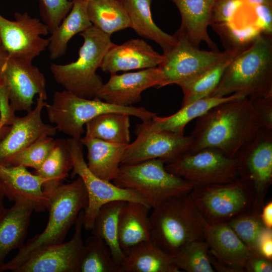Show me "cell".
Segmentation results:
<instances>
[{"label": "cell", "instance_id": "cell-18", "mask_svg": "<svg viewBox=\"0 0 272 272\" xmlns=\"http://www.w3.org/2000/svg\"><path fill=\"white\" fill-rule=\"evenodd\" d=\"M162 80L158 66L121 75L111 74L95 98L113 105L130 106L141 101L144 90L152 87L159 88Z\"/></svg>", "mask_w": 272, "mask_h": 272}, {"label": "cell", "instance_id": "cell-11", "mask_svg": "<svg viewBox=\"0 0 272 272\" xmlns=\"http://www.w3.org/2000/svg\"><path fill=\"white\" fill-rule=\"evenodd\" d=\"M32 61L10 56L3 50L0 52V83L14 112L32 110L36 95L47 99L45 77Z\"/></svg>", "mask_w": 272, "mask_h": 272}, {"label": "cell", "instance_id": "cell-19", "mask_svg": "<svg viewBox=\"0 0 272 272\" xmlns=\"http://www.w3.org/2000/svg\"><path fill=\"white\" fill-rule=\"evenodd\" d=\"M45 179L30 173L23 165L0 164V184L10 201L31 206L37 212L48 210L49 199L43 190Z\"/></svg>", "mask_w": 272, "mask_h": 272}, {"label": "cell", "instance_id": "cell-47", "mask_svg": "<svg viewBox=\"0 0 272 272\" xmlns=\"http://www.w3.org/2000/svg\"><path fill=\"white\" fill-rule=\"evenodd\" d=\"M261 221L266 228L272 229V201L264 205L260 213Z\"/></svg>", "mask_w": 272, "mask_h": 272}, {"label": "cell", "instance_id": "cell-36", "mask_svg": "<svg viewBox=\"0 0 272 272\" xmlns=\"http://www.w3.org/2000/svg\"><path fill=\"white\" fill-rule=\"evenodd\" d=\"M220 36L225 50L240 53L262 33L252 23L231 22L211 25Z\"/></svg>", "mask_w": 272, "mask_h": 272}, {"label": "cell", "instance_id": "cell-13", "mask_svg": "<svg viewBox=\"0 0 272 272\" xmlns=\"http://www.w3.org/2000/svg\"><path fill=\"white\" fill-rule=\"evenodd\" d=\"M137 139L126 147L120 165L158 159L171 163L189 152L192 143L190 135L144 128L136 125Z\"/></svg>", "mask_w": 272, "mask_h": 272}, {"label": "cell", "instance_id": "cell-20", "mask_svg": "<svg viewBox=\"0 0 272 272\" xmlns=\"http://www.w3.org/2000/svg\"><path fill=\"white\" fill-rule=\"evenodd\" d=\"M164 58L144 40L132 39L121 45L114 44L104 56L100 68L110 74L146 69L158 66Z\"/></svg>", "mask_w": 272, "mask_h": 272}, {"label": "cell", "instance_id": "cell-5", "mask_svg": "<svg viewBox=\"0 0 272 272\" xmlns=\"http://www.w3.org/2000/svg\"><path fill=\"white\" fill-rule=\"evenodd\" d=\"M84 38L79 57L65 64L52 63L50 69L54 79L65 90L81 98L94 99L103 85L96 73L103 57L114 44L108 35L93 26L80 33Z\"/></svg>", "mask_w": 272, "mask_h": 272}, {"label": "cell", "instance_id": "cell-27", "mask_svg": "<svg viewBox=\"0 0 272 272\" xmlns=\"http://www.w3.org/2000/svg\"><path fill=\"white\" fill-rule=\"evenodd\" d=\"M33 209L15 202L0 221V271L8 254L24 245Z\"/></svg>", "mask_w": 272, "mask_h": 272}, {"label": "cell", "instance_id": "cell-53", "mask_svg": "<svg viewBox=\"0 0 272 272\" xmlns=\"http://www.w3.org/2000/svg\"><path fill=\"white\" fill-rule=\"evenodd\" d=\"M0 116H1V103H0Z\"/></svg>", "mask_w": 272, "mask_h": 272}, {"label": "cell", "instance_id": "cell-2", "mask_svg": "<svg viewBox=\"0 0 272 272\" xmlns=\"http://www.w3.org/2000/svg\"><path fill=\"white\" fill-rule=\"evenodd\" d=\"M233 94L249 98L272 96V35L261 33L235 56L210 96Z\"/></svg>", "mask_w": 272, "mask_h": 272}, {"label": "cell", "instance_id": "cell-29", "mask_svg": "<svg viewBox=\"0 0 272 272\" xmlns=\"http://www.w3.org/2000/svg\"><path fill=\"white\" fill-rule=\"evenodd\" d=\"M87 3L85 0L74 1L69 13L51 34L47 47L50 59L54 60L62 56L69 41L93 26L88 15Z\"/></svg>", "mask_w": 272, "mask_h": 272}, {"label": "cell", "instance_id": "cell-41", "mask_svg": "<svg viewBox=\"0 0 272 272\" xmlns=\"http://www.w3.org/2000/svg\"><path fill=\"white\" fill-rule=\"evenodd\" d=\"M246 3L242 0H216L211 25L233 22Z\"/></svg>", "mask_w": 272, "mask_h": 272}, {"label": "cell", "instance_id": "cell-25", "mask_svg": "<svg viewBox=\"0 0 272 272\" xmlns=\"http://www.w3.org/2000/svg\"><path fill=\"white\" fill-rule=\"evenodd\" d=\"M80 141L87 149V164L89 170L101 179L113 181L128 144L108 142L86 135Z\"/></svg>", "mask_w": 272, "mask_h": 272}, {"label": "cell", "instance_id": "cell-4", "mask_svg": "<svg viewBox=\"0 0 272 272\" xmlns=\"http://www.w3.org/2000/svg\"><path fill=\"white\" fill-rule=\"evenodd\" d=\"M153 209L149 215L151 240L165 252L174 255L185 244L204 240L208 223L189 193L171 197Z\"/></svg>", "mask_w": 272, "mask_h": 272}, {"label": "cell", "instance_id": "cell-44", "mask_svg": "<svg viewBox=\"0 0 272 272\" xmlns=\"http://www.w3.org/2000/svg\"><path fill=\"white\" fill-rule=\"evenodd\" d=\"M244 270L246 272H271L272 260L258 253H250Z\"/></svg>", "mask_w": 272, "mask_h": 272}, {"label": "cell", "instance_id": "cell-37", "mask_svg": "<svg viewBox=\"0 0 272 272\" xmlns=\"http://www.w3.org/2000/svg\"><path fill=\"white\" fill-rule=\"evenodd\" d=\"M175 265L187 272H214L211 264L209 248L205 240L190 242L173 255Z\"/></svg>", "mask_w": 272, "mask_h": 272}, {"label": "cell", "instance_id": "cell-22", "mask_svg": "<svg viewBox=\"0 0 272 272\" xmlns=\"http://www.w3.org/2000/svg\"><path fill=\"white\" fill-rule=\"evenodd\" d=\"M204 240L209 252L238 272L244 271L250 251L227 223L208 224Z\"/></svg>", "mask_w": 272, "mask_h": 272}, {"label": "cell", "instance_id": "cell-14", "mask_svg": "<svg viewBox=\"0 0 272 272\" xmlns=\"http://www.w3.org/2000/svg\"><path fill=\"white\" fill-rule=\"evenodd\" d=\"M177 44L163 54L164 60L158 65L162 73L161 88L191 78L206 71L222 60L228 51L200 50L184 37L174 33Z\"/></svg>", "mask_w": 272, "mask_h": 272}, {"label": "cell", "instance_id": "cell-42", "mask_svg": "<svg viewBox=\"0 0 272 272\" xmlns=\"http://www.w3.org/2000/svg\"><path fill=\"white\" fill-rule=\"evenodd\" d=\"M252 13L253 24L262 33L272 35V5L252 6Z\"/></svg>", "mask_w": 272, "mask_h": 272}, {"label": "cell", "instance_id": "cell-40", "mask_svg": "<svg viewBox=\"0 0 272 272\" xmlns=\"http://www.w3.org/2000/svg\"><path fill=\"white\" fill-rule=\"evenodd\" d=\"M42 22L52 34L72 9L73 2L69 0H38Z\"/></svg>", "mask_w": 272, "mask_h": 272}, {"label": "cell", "instance_id": "cell-32", "mask_svg": "<svg viewBox=\"0 0 272 272\" xmlns=\"http://www.w3.org/2000/svg\"><path fill=\"white\" fill-rule=\"evenodd\" d=\"M87 13L92 25L110 36L130 27L128 14L121 0H90Z\"/></svg>", "mask_w": 272, "mask_h": 272}, {"label": "cell", "instance_id": "cell-52", "mask_svg": "<svg viewBox=\"0 0 272 272\" xmlns=\"http://www.w3.org/2000/svg\"><path fill=\"white\" fill-rule=\"evenodd\" d=\"M69 1H71V2H74V1H75V0H69ZM85 1H90V0H85Z\"/></svg>", "mask_w": 272, "mask_h": 272}, {"label": "cell", "instance_id": "cell-24", "mask_svg": "<svg viewBox=\"0 0 272 272\" xmlns=\"http://www.w3.org/2000/svg\"><path fill=\"white\" fill-rule=\"evenodd\" d=\"M123 272H180L173 255L161 250L151 240L140 243L123 252Z\"/></svg>", "mask_w": 272, "mask_h": 272}, {"label": "cell", "instance_id": "cell-34", "mask_svg": "<svg viewBox=\"0 0 272 272\" xmlns=\"http://www.w3.org/2000/svg\"><path fill=\"white\" fill-rule=\"evenodd\" d=\"M129 116L117 112L99 115L85 124V135L108 142L129 144Z\"/></svg>", "mask_w": 272, "mask_h": 272}, {"label": "cell", "instance_id": "cell-21", "mask_svg": "<svg viewBox=\"0 0 272 272\" xmlns=\"http://www.w3.org/2000/svg\"><path fill=\"white\" fill-rule=\"evenodd\" d=\"M170 1L178 8L181 19L180 28L175 33L184 37L196 47L199 48L200 43L205 42L211 50L219 51L208 32L216 0Z\"/></svg>", "mask_w": 272, "mask_h": 272}, {"label": "cell", "instance_id": "cell-51", "mask_svg": "<svg viewBox=\"0 0 272 272\" xmlns=\"http://www.w3.org/2000/svg\"><path fill=\"white\" fill-rule=\"evenodd\" d=\"M3 50V49H2V43H1V39H0V52Z\"/></svg>", "mask_w": 272, "mask_h": 272}, {"label": "cell", "instance_id": "cell-6", "mask_svg": "<svg viewBox=\"0 0 272 272\" xmlns=\"http://www.w3.org/2000/svg\"><path fill=\"white\" fill-rule=\"evenodd\" d=\"M49 121L57 130L80 141L84 125L95 117L108 112L125 113L147 121L157 115L143 107L122 106L97 99H85L64 90L55 92L51 104L45 107Z\"/></svg>", "mask_w": 272, "mask_h": 272}, {"label": "cell", "instance_id": "cell-15", "mask_svg": "<svg viewBox=\"0 0 272 272\" xmlns=\"http://www.w3.org/2000/svg\"><path fill=\"white\" fill-rule=\"evenodd\" d=\"M15 18L11 21L0 14L2 49L10 56L32 60L48 47L49 39L42 37L49 33L48 28L27 12L16 13Z\"/></svg>", "mask_w": 272, "mask_h": 272}, {"label": "cell", "instance_id": "cell-26", "mask_svg": "<svg viewBox=\"0 0 272 272\" xmlns=\"http://www.w3.org/2000/svg\"><path fill=\"white\" fill-rule=\"evenodd\" d=\"M149 206L135 201H125L118 221V239L123 252L151 240Z\"/></svg>", "mask_w": 272, "mask_h": 272}, {"label": "cell", "instance_id": "cell-9", "mask_svg": "<svg viewBox=\"0 0 272 272\" xmlns=\"http://www.w3.org/2000/svg\"><path fill=\"white\" fill-rule=\"evenodd\" d=\"M165 168L193 187L227 183L239 178L236 158L228 157L215 149L188 152L165 164Z\"/></svg>", "mask_w": 272, "mask_h": 272}, {"label": "cell", "instance_id": "cell-49", "mask_svg": "<svg viewBox=\"0 0 272 272\" xmlns=\"http://www.w3.org/2000/svg\"><path fill=\"white\" fill-rule=\"evenodd\" d=\"M5 196L4 190L0 184V221L7 211V209L5 207L4 203V198Z\"/></svg>", "mask_w": 272, "mask_h": 272}, {"label": "cell", "instance_id": "cell-7", "mask_svg": "<svg viewBox=\"0 0 272 272\" xmlns=\"http://www.w3.org/2000/svg\"><path fill=\"white\" fill-rule=\"evenodd\" d=\"M112 181L118 187L138 192L151 209L171 197L189 193L193 188L185 180L168 172L158 159L121 164Z\"/></svg>", "mask_w": 272, "mask_h": 272}, {"label": "cell", "instance_id": "cell-1", "mask_svg": "<svg viewBox=\"0 0 272 272\" xmlns=\"http://www.w3.org/2000/svg\"><path fill=\"white\" fill-rule=\"evenodd\" d=\"M196 119L189 153L212 148L235 158L261 128L248 97L222 102Z\"/></svg>", "mask_w": 272, "mask_h": 272}, {"label": "cell", "instance_id": "cell-33", "mask_svg": "<svg viewBox=\"0 0 272 272\" xmlns=\"http://www.w3.org/2000/svg\"><path fill=\"white\" fill-rule=\"evenodd\" d=\"M125 201L108 202L99 209L91 230L92 235L102 239L108 246L113 259L121 265L124 256L118 239V221Z\"/></svg>", "mask_w": 272, "mask_h": 272}, {"label": "cell", "instance_id": "cell-12", "mask_svg": "<svg viewBox=\"0 0 272 272\" xmlns=\"http://www.w3.org/2000/svg\"><path fill=\"white\" fill-rule=\"evenodd\" d=\"M235 158L239 178L252 187L254 207L261 210L272 183V130L260 128Z\"/></svg>", "mask_w": 272, "mask_h": 272}, {"label": "cell", "instance_id": "cell-46", "mask_svg": "<svg viewBox=\"0 0 272 272\" xmlns=\"http://www.w3.org/2000/svg\"><path fill=\"white\" fill-rule=\"evenodd\" d=\"M15 113L8 106L1 107L0 138L8 131Z\"/></svg>", "mask_w": 272, "mask_h": 272}, {"label": "cell", "instance_id": "cell-43", "mask_svg": "<svg viewBox=\"0 0 272 272\" xmlns=\"http://www.w3.org/2000/svg\"><path fill=\"white\" fill-rule=\"evenodd\" d=\"M251 99L261 128L272 130V96Z\"/></svg>", "mask_w": 272, "mask_h": 272}, {"label": "cell", "instance_id": "cell-28", "mask_svg": "<svg viewBox=\"0 0 272 272\" xmlns=\"http://www.w3.org/2000/svg\"><path fill=\"white\" fill-rule=\"evenodd\" d=\"M129 18L130 28L139 36L155 41L162 48L163 53L177 43L174 34L164 32L154 23L151 12L152 0H121Z\"/></svg>", "mask_w": 272, "mask_h": 272}, {"label": "cell", "instance_id": "cell-50", "mask_svg": "<svg viewBox=\"0 0 272 272\" xmlns=\"http://www.w3.org/2000/svg\"><path fill=\"white\" fill-rule=\"evenodd\" d=\"M249 5L255 6L261 4L272 5V0H242Z\"/></svg>", "mask_w": 272, "mask_h": 272}, {"label": "cell", "instance_id": "cell-38", "mask_svg": "<svg viewBox=\"0 0 272 272\" xmlns=\"http://www.w3.org/2000/svg\"><path fill=\"white\" fill-rule=\"evenodd\" d=\"M261 211L254 207L227 222L251 253H258L257 250V240L260 233L265 227L260 218Z\"/></svg>", "mask_w": 272, "mask_h": 272}, {"label": "cell", "instance_id": "cell-45", "mask_svg": "<svg viewBox=\"0 0 272 272\" xmlns=\"http://www.w3.org/2000/svg\"><path fill=\"white\" fill-rule=\"evenodd\" d=\"M257 250L259 254L272 260V229L263 228L257 240Z\"/></svg>", "mask_w": 272, "mask_h": 272}, {"label": "cell", "instance_id": "cell-3", "mask_svg": "<svg viewBox=\"0 0 272 272\" xmlns=\"http://www.w3.org/2000/svg\"><path fill=\"white\" fill-rule=\"evenodd\" d=\"M88 203V194L79 176L72 182L59 186L49 197V219L44 230L19 249L16 255L5 262L1 271H15L39 250L63 242L79 213Z\"/></svg>", "mask_w": 272, "mask_h": 272}, {"label": "cell", "instance_id": "cell-48", "mask_svg": "<svg viewBox=\"0 0 272 272\" xmlns=\"http://www.w3.org/2000/svg\"><path fill=\"white\" fill-rule=\"evenodd\" d=\"M211 264L215 270L220 272H238L235 269L219 261L209 252Z\"/></svg>", "mask_w": 272, "mask_h": 272}, {"label": "cell", "instance_id": "cell-17", "mask_svg": "<svg viewBox=\"0 0 272 272\" xmlns=\"http://www.w3.org/2000/svg\"><path fill=\"white\" fill-rule=\"evenodd\" d=\"M45 101L42 96H38L33 109L23 117L14 116L9 129L0 138V164L5 165L14 155L39 140L56 134L55 126L42 120L41 113Z\"/></svg>", "mask_w": 272, "mask_h": 272}, {"label": "cell", "instance_id": "cell-8", "mask_svg": "<svg viewBox=\"0 0 272 272\" xmlns=\"http://www.w3.org/2000/svg\"><path fill=\"white\" fill-rule=\"evenodd\" d=\"M189 194L209 224L227 223L252 209L255 201L252 187L239 178L230 183L194 187Z\"/></svg>", "mask_w": 272, "mask_h": 272}, {"label": "cell", "instance_id": "cell-39", "mask_svg": "<svg viewBox=\"0 0 272 272\" xmlns=\"http://www.w3.org/2000/svg\"><path fill=\"white\" fill-rule=\"evenodd\" d=\"M56 140L51 137L43 138L11 158L5 166L23 165L38 169L52 151Z\"/></svg>", "mask_w": 272, "mask_h": 272}, {"label": "cell", "instance_id": "cell-54", "mask_svg": "<svg viewBox=\"0 0 272 272\" xmlns=\"http://www.w3.org/2000/svg\"><path fill=\"white\" fill-rule=\"evenodd\" d=\"M0 118H1V116H0Z\"/></svg>", "mask_w": 272, "mask_h": 272}, {"label": "cell", "instance_id": "cell-16", "mask_svg": "<svg viewBox=\"0 0 272 272\" xmlns=\"http://www.w3.org/2000/svg\"><path fill=\"white\" fill-rule=\"evenodd\" d=\"M83 213L82 210L79 214L71 239L39 250L15 272H78L85 247L82 237Z\"/></svg>", "mask_w": 272, "mask_h": 272}, {"label": "cell", "instance_id": "cell-10", "mask_svg": "<svg viewBox=\"0 0 272 272\" xmlns=\"http://www.w3.org/2000/svg\"><path fill=\"white\" fill-rule=\"evenodd\" d=\"M66 141L73 161L71 177L73 178L76 175L80 177L88 194V203L83 213V227L86 230L91 231L99 209L108 202L116 200L135 201L150 207L136 191L118 187L94 174L84 159L80 141L70 138Z\"/></svg>", "mask_w": 272, "mask_h": 272}, {"label": "cell", "instance_id": "cell-30", "mask_svg": "<svg viewBox=\"0 0 272 272\" xmlns=\"http://www.w3.org/2000/svg\"><path fill=\"white\" fill-rule=\"evenodd\" d=\"M55 144L35 174L44 178L43 190L49 199L56 188L62 184L73 169V161L66 140H55Z\"/></svg>", "mask_w": 272, "mask_h": 272}, {"label": "cell", "instance_id": "cell-35", "mask_svg": "<svg viewBox=\"0 0 272 272\" xmlns=\"http://www.w3.org/2000/svg\"><path fill=\"white\" fill-rule=\"evenodd\" d=\"M78 272H123L112 258L110 249L101 238L92 235L85 243Z\"/></svg>", "mask_w": 272, "mask_h": 272}, {"label": "cell", "instance_id": "cell-31", "mask_svg": "<svg viewBox=\"0 0 272 272\" xmlns=\"http://www.w3.org/2000/svg\"><path fill=\"white\" fill-rule=\"evenodd\" d=\"M239 53L228 51L220 61L201 73L178 83L183 93L181 106L210 96L219 83L227 66Z\"/></svg>", "mask_w": 272, "mask_h": 272}, {"label": "cell", "instance_id": "cell-23", "mask_svg": "<svg viewBox=\"0 0 272 272\" xmlns=\"http://www.w3.org/2000/svg\"><path fill=\"white\" fill-rule=\"evenodd\" d=\"M240 95L233 94L225 97L209 96L181 106L174 114L164 117L154 116L151 120L143 121L138 125L143 128L165 131L178 135H184L187 124L205 113L213 107L222 102L243 98Z\"/></svg>", "mask_w": 272, "mask_h": 272}]
</instances>
